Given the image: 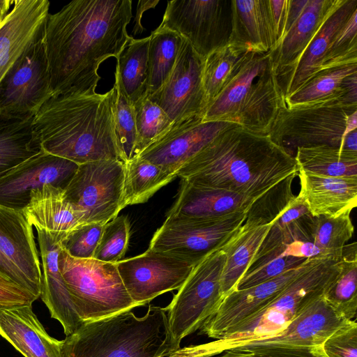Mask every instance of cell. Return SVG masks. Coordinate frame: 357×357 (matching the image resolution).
Returning <instances> with one entry per match:
<instances>
[{"mask_svg": "<svg viewBox=\"0 0 357 357\" xmlns=\"http://www.w3.org/2000/svg\"><path fill=\"white\" fill-rule=\"evenodd\" d=\"M338 0H308L301 15L271 52L278 82L297 63Z\"/></svg>", "mask_w": 357, "mask_h": 357, "instance_id": "27", "label": "cell"}, {"mask_svg": "<svg viewBox=\"0 0 357 357\" xmlns=\"http://www.w3.org/2000/svg\"><path fill=\"white\" fill-rule=\"evenodd\" d=\"M356 10L357 0H338L297 63L278 83L283 99L299 89L321 70L333 36Z\"/></svg>", "mask_w": 357, "mask_h": 357, "instance_id": "25", "label": "cell"}, {"mask_svg": "<svg viewBox=\"0 0 357 357\" xmlns=\"http://www.w3.org/2000/svg\"><path fill=\"white\" fill-rule=\"evenodd\" d=\"M36 300L30 292L0 275V308L32 305Z\"/></svg>", "mask_w": 357, "mask_h": 357, "instance_id": "50", "label": "cell"}, {"mask_svg": "<svg viewBox=\"0 0 357 357\" xmlns=\"http://www.w3.org/2000/svg\"><path fill=\"white\" fill-rule=\"evenodd\" d=\"M204 59L183 39L174 68L156 93L147 98L173 123L192 116L204 117L206 101L202 83Z\"/></svg>", "mask_w": 357, "mask_h": 357, "instance_id": "15", "label": "cell"}, {"mask_svg": "<svg viewBox=\"0 0 357 357\" xmlns=\"http://www.w3.org/2000/svg\"><path fill=\"white\" fill-rule=\"evenodd\" d=\"M0 335L24 357H63V340L50 336L32 305L0 308Z\"/></svg>", "mask_w": 357, "mask_h": 357, "instance_id": "23", "label": "cell"}, {"mask_svg": "<svg viewBox=\"0 0 357 357\" xmlns=\"http://www.w3.org/2000/svg\"><path fill=\"white\" fill-rule=\"evenodd\" d=\"M284 104L272 60L253 84L234 123L254 134L268 135Z\"/></svg>", "mask_w": 357, "mask_h": 357, "instance_id": "29", "label": "cell"}, {"mask_svg": "<svg viewBox=\"0 0 357 357\" xmlns=\"http://www.w3.org/2000/svg\"><path fill=\"white\" fill-rule=\"evenodd\" d=\"M22 211L36 229L44 231L60 243L85 225L83 214L65 197L64 190L51 184L33 190Z\"/></svg>", "mask_w": 357, "mask_h": 357, "instance_id": "22", "label": "cell"}, {"mask_svg": "<svg viewBox=\"0 0 357 357\" xmlns=\"http://www.w3.org/2000/svg\"><path fill=\"white\" fill-rule=\"evenodd\" d=\"M357 63V10L333 36L321 70Z\"/></svg>", "mask_w": 357, "mask_h": 357, "instance_id": "46", "label": "cell"}, {"mask_svg": "<svg viewBox=\"0 0 357 357\" xmlns=\"http://www.w3.org/2000/svg\"><path fill=\"white\" fill-rule=\"evenodd\" d=\"M294 158L299 169L310 174L357 177V152L327 146L299 147Z\"/></svg>", "mask_w": 357, "mask_h": 357, "instance_id": "39", "label": "cell"}, {"mask_svg": "<svg viewBox=\"0 0 357 357\" xmlns=\"http://www.w3.org/2000/svg\"><path fill=\"white\" fill-rule=\"evenodd\" d=\"M324 296L310 303L276 335L243 343L229 350L263 354L271 357H324L322 343L351 321L334 310Z\"/></svg>", "mask_w": 357, "mask_h": 357, "instance_id": "9", "label": "cell"}, {"mask_svg": "<svg viewBox=\"0 0 357 357\" xmlns=\"http://www.w3.org/2000/svg\"><path fill=\"white\" fill-rule=\"evenodd\" d=\"M0 275L10 279L30 292L29 286L25 278L20 273V271L3 256L1 251Z\"/></svg>", "mask_w": 357, "mask_h": 357, "instance_id": "53", "label": "cell"}, {"mask_svg": "<svg viewBox=\"0 0 357 357\" xmlns=\"http://www.w3.org/2000/svg\"><path fill=\"white\" fill-rule=\"evenodd\" d=\"M116 264L127 292L139 306L165 292L178 289L195 266L149 249Z\"/></svg>", "mask_w": 357, "mask_h": 357, "instance_id": "14", "label": "cell"}, {"mask_svg": "<svg viewBox=\"0 0 357 357\" xmlns=\"http://www.w3.org/2000/svg\"><path fill=\"white\" fill-rule=\"evenodd\" d=\"M310 258L298 267L265 282L237 290L226 296L216 312L199 329V333L222 339L231 328L257 312L280 294L306 267Z\"/></svg>", "mask_w": 357, "mask_h": 357, "instance_id": "18", "label": "cell"}, {"mask_svg": "<svg viewBox=\"0 0 357 357\" xmlns=\"http://www.w3.org/2000/svg\"><path fill=\"white\" fill-rule=\"evenodd\" d=\"M296 175L287 177L257 199L248 210L245 222L253 226L272 223L296 197L291 184Z\"/></svg>", "mask_w": 357, "mask_h": 357, "instance_id": "43", "label": "cell"}, {"mask_svg": "<svg viewBox=\"0 0 357 357\" xmlns=\"http://www.w3.org/2000/svg\"><path fill=\"white\" fill-rule=\"evenodd\" d=\"M231 0H172L160 26L178 33L202 59L231 38Z\"/></svg>", "mask_w": 357, "mask_h": 357, "instance_id": "11", "label": "cell"}, {"mask_svg": "<svg viewBox=\"0 0 357 357\" xmlns=\"http://www.w3.org/2000/svg\"><path fill=\"white\" fill-rule=\"evenodd\" d=\"M158 3V0L139 1L135 18L134 20L135 26L132 30V33L134 34H139L144 30L141 24V20L143 13L150 8H155Z\"/></svg>", "mask_w": 357, "mask_h": 357, "instance_id": "55", "label": "cell"}, {"mask_svg": "<svg viewBox=\"0 0 357 357\" xmlns=\"http://www.w3.org/2000/svg\"><path fill=\"white\" fill-rule=\"evenodd\" d=\"M52 96L43 27L0 83V114L34 116Z\"/></svg>", "mask_w": 357, "mask_h": 357, "instance_id": "13", "label": "cell"}, {"mask_svg": "<svg viewBox=\"0 0 357 357\" xmlns=\"http://www.w3.org/2000/svg\"><path fill=\"white\" fill-rule=\"evenodd\" d=\"M342 266V259L324 256L310 258L305 269L280 294L229 330L222 339L180 348L178 356L211 357L243 343L276 335L310 303L325 294Z\"/></svg>", "mask_w": 357, "mask_h": 357, "instance_id": "4", "label": "cell"}, {"mask_svg": "<svg viewBox=\"0 0 357 357\" xmlns=\"http://www.w3.org/2000/svg\"><path fill=\"white\" fill-rule=\"evenodd\" d=\"M33 117H8L0 114V174L43 149L33 128Z\"/></svg>", "mask_w": 357, "mask_h": 357, "instance_id": "34", "label": "cell"}, {"mask_svg": "<svg viewBox=\"0 0 357 357\" xmlns=\"http://www.w3.org/2000/svg\"><path fill=\"white\" fill-rule=\"evenodd\" d=\"M58 264L82 322L105 319L138 307L127 292L116 264L77 259L62 248Z\"/></svg>", "mask_w": 357, "mask_h": 357, "instance_id": "7", "label": "cell"}, {"mask_svg": "<svg viewBox=\"0 0 357 357\" xmlns=\"http://www.w3.org/2000/svg\"><path fill=\"white\" fill-rule=\"evenodd\" d=\"M305 259L284 256L256 267H250L239 280L236 291L247 289L275 278L298 267Z\"/></svg>", "mask_w": 357, "mask_h": 357, "instance_id": "47", "label": "cell"}, {"mask_svg": "<svg viewBox=\"0 0 357 357\" xmlns=\"http://www.w3.org/2000/svg\"><path fill=\"white\" fill-rule=\"evenodd\" d=\"M357 105L340 96L312 103L280 107L268 134L272 141L294 157L299 147L327 146L357 152V129L350 130V116Z\"/></svg>", "mask_w": 357, "mask_h": 357, "instance_id": "6", "label": "cell"}, {"mask_svg": "<svg viewBox=\"0 0 357 357\" xmlns=\"http://www.w3.org/2000/svg\"><path fill=\"white\" fill-rule=\"evenodd\" d=\"M268 2L277 48L284 36L288 0H268Z\"/></svg>", "mask_w": 357, "mask_h": 357, "instance_id": "51", "label": "cell"}, {"mask_svg": "<svg viewBox=\"0 0 357 357\" xmlns=\"http://www.w3.org/2000/svg\"><path fill=\"white\" fill-rule=\"evenodd\" d=\"M114 85L116 90L114 107L116 136L121 160L125 163L135 155L137 135L135 112L133 106L116 78Z\"/></svg>", "mask_w": 357, "mask_h": 357, "instance_id": "44", "label": "cell"}, {"mask_svg": "<svg viewBox=\"0 0 357 357\" xmlns=\"http://www.w3.org/2000/svg\"><path fill=\"white\" fill-rule=\"evenodd\" d=\"M254 52L248 45L230 41L204 59L202 83L207 107L238 73Z\"/></svg>", "mask_w": 357, "mask_h": 357, "instance_id": "33", "label": "cell"}, {"mask_svg": "<svg viewBox=\"0 0 357 357\" xmlns=\"http://www.w3.org/2000/svg\"><path fill=\"white\" fill-rule=\"evenodd\" d=\"M132 17L130 0H73L49 13L43 40L52 96L95 93L99 66L121 52Z\"/></svg>", "mask_w": 357, "mask_h": 357, "instance_id": "1", "label": "cell"}, {"mask_svg": "<svg viewBox=\"0 0 357 357\" xmlns=\"http://www.w3.org/2000/svg\"><path fill=\"white\" fill-rule=\"evenodd\" d=\"M48 0H15L0 22V83L36 40L49 14Z\"/></svg>", "mask_w": 357, "mask_h": 357, "instance_id": "19", "label": "cell"}, {"mask_svg": "<svg viewBox=\"0 0 357 357\" xmlns=\"http://www.w3.org/2000/svg\"><path fill=\"white\" fill-rule=\"evenodd\" d=\"M251 198L220 188L196 185L182 179L177 199L167 217L211 219L248 211Z\"/></svg>", "mask_w": 357, "mask_h": 357, "instance_id": "26", "label": "cell"}, {"mask_svg": "<svg viewBox=\"0 0 357 357\" xmlns=\"http://www.w3.org/2000/svg\"><path fill=\"white\" fill-rule=\"evenodd\" d=\"M41 257V292L40 297L48 308L51 317L59 321L66 336L82 324L58 264L60 243L43 230L36 229Z\"/></svg>", "mask_w": 357, "mask_h": 357, "instance_id": "21", "label": "cell"}, {"mask_svg": "<svg viewBox=\"0 0 357 357\" xmlns=\"http://www.w3.org/2000/svg\"><path fill=\"white\" fill-rule=\"evenodd\" d=\"M307 1L308 0H288L284 36L300 17Z\"/></svg>", "mask_w": 357, "mask_h": 357, "instance_id": "54", "label": "cell"}, {"mask_svg": "<svg viewBox=\"0 0 357 357\" xmlns=\"http://www.w3.org/2000/svg\"><path fill=\"white\" fill-rule=\"evenodd\" d=\"M176 177L172 173L144 159L136 157L124 163L125 206L147 202L158 190Z\"/></svg>", "mask_w": 357, "mask_h": 357, "instance_id": "38", "label": "cell"}, {"mask_svg": "<svg viewBox=\"0 0 357 357\" xmlns=\"http://www.w3.org/2000/svg\"><path fill=\"white\" fill-rule=\"evenodd\" d=\"M104 225L88 223L71 232L61 243V248L77 259H92Z\"/></svg>", "mask_w": 357, "mask_h": 357, "instance_id": "48", "label": "cell"}, {"mask_svg": "<svg viewBox=\"0 0 357 357\" xmlns=\"http://www.w3.org/2000/svg\"><path fill=\"white\" fill-rule=\"evenodd\" d=\"M13 3L10 0H0V15L7 14Z\"/></svg>", "mask_w": 357, "mask_h": 357, "instance_id": "57", "label": "cell"}, {"mask_svg": "<svg viewBox=\"0 0 357 357\" xmlns=\"http://www.w3.org/2000/svg\"><path fill=\"white\" fill-rule=\"evenodd\" d=\"M149 38L146 98L159 91L169 78L183 40L174 31L161 26L152 31Z\"/></svg>", "mask_w": 357, "mask_h": 357, "instance_id": "37", "label": "cell"}, {"mask_svg": "<svg viewBox=\"0 0 357 357\" xmlns=\"http://www.w3.org/2000/svg\"><path fill=\"white\" fill-rule=\"evenodd\" d=\"M272 60L271 52H254L238 73L208 105L203 121L234 123L253 84Z\"/></svg>", "mask_w": 357, "mask_h": 357, "instance_id": "30", "label": "cell"}, {"mask_svg": "<svg viewBox=\"0 0 357 357\" xmlns=\"http://www.w3.org/2000/svg\"><path fill=\"white\" fill-rule=\"evenodd\" d=\"M271 225L253 226L243 222L222 248L226 254L220 279L224 298L236 291L239 280L250 266Z\"/></svg>", "mask_w": 357, "mask_h": 357, "instance_id": "32", "label": "cell"}, {"mask_svg": "<svg viewBox=\"0 0 357 357\" xmlns=\"http://www.w3.org/2000/svg\"><path fill=\"white\" fill-rule=\"evenodd\" d=\"M6 15H0V22L3 20V18L5 17Z\"/></svg>", "mask_w": 357, "mask_h": 357, "instance_id": "58", "label": "cell"}, {"mask_svg": "<svg viewBox=\"0 0 357 357\" xmlns=\"http://www.w3.org/2000/svg\"><path fill=\"white\" fill-rule=\"evenodd\" d=\"M149 36L140 39L130 36L116 58L115 78L120 82L132 106L146 98L149 79Z\"/></svg>", "mask_w": 357, "mask_h": 357, "instance_id": "35", "label": "cell"}, {"mask_svg": "<svg viewBox=\"0 0 357 357\" xmlns=\"http://www.w3.org/2000/svg\"><path fill=\"white\" fill-rule=\"evenodd\" d=\"M341 271L324 294L331 307L348 320H353L357 311L356 243L346 245L342 255Z\"/></svg>", "mask_w": 357, "mask_h": 357, "instance_id": "40", "label": "cell"}, {"mask_svg": "<svg viewBox=\"0 0 357 357\" xmlns=\"http://www.w3.org/2000/svg\"><path fill=\"white\" fill-rule=\"evenodd\" d=\"M116 96L114 85L102 94L51 96L33 117L42 149L79 165L121 160L114 123Z\"/></svg>", "mask_w": 357, "mask_h": 357, "instance_id": "3", "label": "cell"}, {"mask_svg": "<svg viewBox=\"0 0 357 357\" xmlns=\"http://www.w3.org/2000/svg\"><path fill=\"white\" fill-rule=\"evenodd\" d=\"M247 211L211 219L167 217L153 234L148 249L196 265L225 245L245 222Z\"/></svg>", "mask_w": 357, "mask_h": 357, "instance_id": "10", "label": "cell"}, {"mask_svg": "<svg viewBox=\"0 0 357 357\" xmlns=\"http://www.w3.org/2000/svg\"><path fill=\"white\" fill-rule=\"evenodd\" d=\"M32 227L22 211L0 205V251L23 275L38 299L42 271Z\"/></svg>", "mask_w": 357, "mask_h": 357, "instance_id": "20", "label": "cell"}, {"mask_svg": "<svg viewBox=\"0 0 357 357\" xmlns=\"http://www.w3.org/2000/svg\"><path fill=\"white\" fill-rule=\"evenodd\" d=\"M324 357H357V324L351 320L322 343Z\"/></svg>", "mask_w": 357, "mask_h": 357, "instance_id": "49", "label": "cell"}, {"mask_svg": "<svg viewBox=\"0 0 357 357\" xmlns=\"http://www.w3.org/2000/svg\"><path fill=\"white\" fill-rule=\"evenodd\" d=\"M130 236V223L127 216H116L104 225L93 258L116 264L122 260Z\"/></svg>", "mask_w": 357, "mask_h": 357, "instance_id": "45", "label": "cell"}, {"mask_svg": "<svg viewBox=\"0 0 357 357\" xmlns=\"http://www.w3.org/2000/svg\"><path fill=\"white\" fill-rule=\"evenodd\" d=\"M298 196L314 217L350 214L357 205V177H331L299 169Z\"/></svg>", "mask_w": 357, "mask_h": 357, "instance_id": "24", "label": "cell"}, {"mask_svg": "<svg viewBox=\"0 0 357 357\" xmlns=\"http://www.w3.org/2000/svg\"><path fill=\"white\" fill-rule=\"evenodd\" d=\"M292 256L307 259L321 256V250L313 242L296 241L286 245L280 257Z\"/></svg>", "mask_w": 357, "mask_h": 357, "instance_id": "52", "label": "cell"}, {"mask_svg": "<svg viewBox=\"0 0 357 357\" xmlns=\"http://www.w3.org/2000/svg\"><path fill=\"white\" fill-rule=\"evenodd\" d=\"M315 217L296 195L272 222L250 266L256 267L280 257L286 245L296 241H313Z\"/></svg>", "mask_w": 357, "mask_h": 357, "instance_id": "28", "label": "cell"}, {"mask_svg": "<svg viewBox=\"0 0 357 357\" xmlns=\"http://www.w3.org/2000/svg\"><path fill=\"white\" fill-rule=\"evenodd\" d=\"M174 351L167 310L152 305L141 317L128 310L84 322L63 344V357H167Z\"/></svg>", "mask_w": 357, "mask_h": 357, "instance_id": "5", "label": "cell"}, {"mask_svg": "<svg viewBox=\"0 0 357 357\" xmlns=\"http://www.w3.org/2000/svg\"><path fill=\"white\" fill-rule=\"evenodd\" d=\"M79 165L43 150L17 166L0 174V205L22 211L31 192L45 184L63 190Z\"/></svg>", "mask_w": 357, "mask_h": 357, "instance_id": "16", "label": "cell"}, {"mask_svg": "<svg viewBox=\"0 0 357 357\" xmlns=\"http://www.w3.org/2000/svg\"><path fill=\"white\" fill-rule=\"evenodd\" d=\"M357 73V63L325 68L320 70L294 93L284 98L287 107L320 102L340 96L350 105L351 99L344 80Z\"/></svg>", "mask_w": 357, "mask_h": 357, "instance_id": "36", "label": "cell"}, {"mask_svg": "<svg viewBox=\"0 0 357 357\" xmlns=\"http://www.w3.org/2000/svg\"><path fill=\"white\" fill-rule=\"evenodd\" d=\"M298 169L294 157L268 135L254 134L235 123L183 165L176 176L196 185L223 189L255 201Z\"/></svg>", "mask_w": 357, "mask_h": 357, "instance_id": "2", "label": "cell"}, {"mask_svg": "<svg viewBox=\"0 0 357 357\" xmlns=\"http://www.w3.org/2000/svg\"><path fill=\"white\" fill-rule=\"evenodd\" d=\"M211 357H271L266 354L237 350H227Z\"/></svg>", "mask_w": 357, "mask_h": 357, "instance_id": "56", "label": "cell"}, {"mask_svg": "<svg viewBox=\"0 0 357 357\" xmlns=\"http://www.w3.org/2000/svg\"><path fill=\"white\" fill-rule=\"evenodd\" d=\"M354 231L350 214L315 217L312 242L321 250V256L340 260L345 243L352 238Z\"/></svg>", "mask_w": 357, "mask_h": 357, "instance_id": "41", "label": "cell"}, {"mask_svg": "<svg viewBox=\"0 0 357 357\" xmlns=\"http://www.w3.org/2000/svg\"><path fill=\"white\" fill-rule=\"evenodd\" d=\"M137 129L135 158L149 146L163 136L173 123L155 103L144 98L133 105Z\"/></svg>", "mask_w": 357, "mask_h": 357, "instance_id": "42", "label": "cell"}, {"mask_svg": "<svg viewBox=\"0 0 357 357\" xmlns=\"http://www.w3.org/2000/svg\"><path fill=\"white\" fill-rule=\"evenodd\" d=\"M123 184V161H93L79 165L64 196L83 214L85 224L105 225L126 207Z\"/></svg>", "mask_w": 357, "mask_h": 357, "instance_id": "12", "label": "cell"}, {"mask_svg": "<svg viewBox=\"0 0 357 357\" xmlns=\"http://www.w3.org/2000/svg\"><path fill=\"white\" fill-rule=\"evenodd\" d=\"M225 260L226 254L222 248L206 255L193 267L165 307L175 351L181 347L184 337L203 326L224 299L220 279Z\"/></svg>", "mask_w": 357, "mask_h": 357, "instance_id": "8", "label": "cell"}, {"mask_svg": "<svg viewBox=\"0 0 357 357\" xmlns=\"http://www.w3.org/2000/svg\"><path fill=\"white\" fill-rule=\"evenodd\" d=\"M233 22L230 41L249 45L255 52L276 48L268 0H231Z\"/></svg>", "mask_w": 357, "mask_h": 357, "instance_id": "31", "label": "cell"}, {"mask_svg": "<svg viewBox=\"0 0 357 357\" xmlns=\"http://www.w3.org/2000/svg\"><path fill=\"white\" fill-rule=\"evenodd\" d=\"M235 123L203 121L192 116L173 123L160 139L145 149L139 158L176 174L187 162L204 149L220 132Z\"/></svg>", "mask_w": 357, "mask_h": 357, "instance_id": "17", "label": "cell"}]
</instances>
